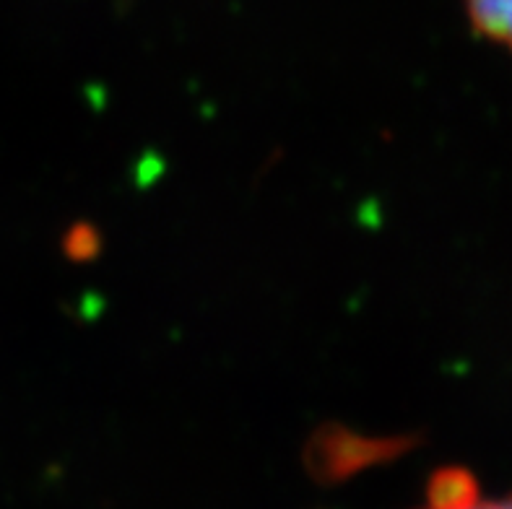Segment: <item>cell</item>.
I'll use <instances>...</instances> for the list:
<instances>
[{
  "label": "cell",
  "mask_w": 512,
  "mask_h": 509,
  "mask_svg": "<svg viewBox=\"0 0 512 509\" xmlns=\"http://www.w3.org/2000/svg\"><path fill=\"white\" fill-rule=\"evenodd\" d=\"M390 452H393L390 439L372 442L367 437H357V434L346 432H325L320 437V447H312V455L318 458V471H325L328 476L351 471L359 460L372 463V460L388 458Z\"/></svg>",
  "instance_id": "obj_1"
},
{
  "label": "cell",
  "mask_w": 512,
  "mask_h": 509,
  "mask_svg": "<svg viewBox=\"0 0 512 509\" xmlns=\"http://www.w3.org/2000/svg\"><path fill=\"white\" fill-rule=\"evenodd\" d=\"M463 6L471 29L512 55V0H463Z\"/></svg>",
  "instance_id": "obj_2"
},
{
  "label": "cell",
  "mask_w": 512,
  "mask_h": 509,
  "mask_svg": "<svg viewBox=\"0 0 512 509\" xmlns=\"http://www.w3.org/2000/svg\"><path fill=\"white\" fill-rule=\"evenodd\" d=\"M422 509H512V494H502V497H484L479 489L476 494L463 499V502L448 504V507H432V504H424Z\"/></svg>",
  "instance_id": "obj_3"
}]
</instances>
